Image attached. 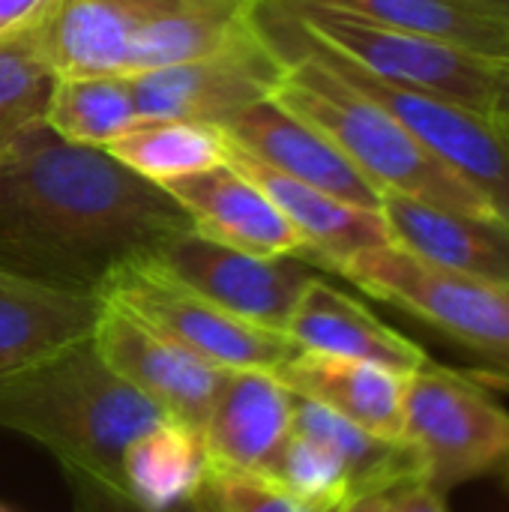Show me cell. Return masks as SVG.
I'll return each mask as SVG.
<instances>
[{"instance_id": "cell-1", "label": "cell", "mask_w": 509, "mask_h": 512, "mask_svg": "<svg viewBox=\"0 0 509 512\" xmlns=\"http://www.w3.org/2000/svg\"><path fill=\"white\" fill-rule=\"evenodd\" d=\"M186 228V210L162 186L45 120L0 144V267L99 291L117 267Z\"/></svg>"}, {"instance_id": "cell-2", "label": "cell", "mask_w": 509, "mask_h": 512, "mask_svg": "<svg viewBox=\"0 0 509 512\" xmlns=\"http://www.w3.org/2000/svg\"><path fill=\"white\" fill-rule=\"evenodd\" d=\"M162 420L171 417L129 387L93 339L0 381V429L36 441L63 471L117 495L126 447Z\"/></svg>"}, {"instance_id": "cell-3", "label": "cell", "mask_w": 509, "mask_h": 512, "mask_svg": "<svg viewBox=\"0 0 509 512\" xmlns=\"http://www.w3.org/2000/svg\"><path fill=\"white\" fill-rule=\"evenodd\" d=\"M258 0H51L39 18L57 75L141 72L213 54L255 24Z\"/></svg>"}, {"instance_id": "cell-4", "label": "cell", "mask_w": 509, "mask_h": 512, "mask_svg": "<svg viewBox=\"0 0 509 512\" xmlns=\"http://www.w3.org/2000/svg\"><path fill=\"white\" fill-rule=\"evenodd\" d=\"M279 54L288 69L273 99L321 129L378 192H399L444 210L501 219L471 183L432 156L393 114L339 78L327 63L306 51Z\"/></svg>"}, {"instance_id": "cell-5", "label": "cell", "mask_w": 509, "mask_h": 512, "mask_svg": "<svg viewBox=\"0 0 509 512\" xmlns=\"http://www.w3.org/2000/svg\"><path fill=\"white\" fill-rule=\"evenodd\" d=\"M255 18L276 51H306L318 57L339 78H345L351 87H357L363 96L393 114L432 156H438L465 183H471L509 225V141L492 117L438 96L378 81L375 75L363 72L360 66L348 63L324 42L309 36L273 0H258Z\"/></svg>"}, {"instance_id": "cell-6", "label": "cell", "mask_w": 509, "mask_h": 512, "mask_svg": "<svg viewBox=\"0 0 509 512\" xmlns=\"http://www.w3.org/2000/svg\"><path fill=\"white\" fill-rule=\"evenodd\" d=\"M402 441L444 495L509 465V411L480 381L429 360L405 378Z\"/></svg>"}, {"instance_id": "cell-7", "label": "cell", "mask_w": 509, "mask_h": 512, "mask_svg": "<svg viewBox=\"0 0 509 512\" xmlns=\"http://www.w3.org/2000/svg\"><path fill=\"white\" fill-rule=\"evenodd\" d=\"M273 3L288 12L309 36L324 42L348 63L360 66L363 72L375 75L378 81L438 96L486 117L492 114V72L498 57H483L432 36L381 27L315 3Z\"/></svg>"}, {"instance_id": "cell-8", "label": "cell", "mask_w": 509, "mask_h": 512, "mask_svg": "<svg viewBox=\"0 0 509 512\" xmlns=\"http://www.w3.org/2000/svg\"><path fill=\"white\" fill-rule=\"evenodd\" d=\"M342 279L384 300L468 351L489 357L509 378V300L489 282L435 267L396 243L366 249L336 267Z\"/></svg>"}, {"instance_id": "cell-9", "label": "cell", "mask_w": 509, "mask_h": 512, "mask_svg": "<svg viewBox=\"0 0 509 512\" xmlns=\"http://www.w3.org/2000/svg\"><path fill=\"white\" fill-rule=\"evenodd\" d=\"M99 294L219 369L276 372L300 351L288 333L219 309L216 303L156 270L147 258L117 267L102 282Z\"/></svg>"}, {"instance_id": "cell-10", "label": "cell", "mask_w": 509, "mask_h": 512, "mask_svg": "<svg viewBox=\"0 0 509 512\" xmlns=\"http://www.w3.org/2000/svg\"><path fill=\"white\" fill-rule=\"evenodd\" d=\"M285 57L261 33L258 18L231 45L171 66L132 72L138 117L225 126L243 108L270 99L285 78Z\"/></svg>"}, {"instance_id": "cell-11", "label": "cell", "mask_w": 509, "mask_h": 512, "mask_svg": "<svg viewBox=\"0 0 509 512\" xmlns=\"http://www.w3.org/2000/svg\"><path fill=\"white\" fill-rule=\"evenodd\" d=\"M141 258L219 309L282 333L303 288L318 276V267L306 258L249 255L195 228L165 237Z\"/></svg>"}, {"instance_id": "cell-12", "label": "cell", "mask_w": 509, "mask_h": 512, "mask_svg": "<svg viewBox=\"0 0 509 512\" xmlns=\"http://www.w3.org/2000/svg\"><path fill=\"white\" fill-rule=\"evenodd\" d=\"M93 345L129 387L147 396L171 420L198 435L204 432L225 369L195 357L111 300H102Z\"/></svg>"}, {"instance_id": "cell-13", "label": "cell", "mask_w": 509, "mask_h": 512, "mask_svg": "<svg viewBox=\"0 0 509 512\" xmlns=\"http://www.w3.org/2000/svg\"><path fill=\"white\" fill-rule=\"evenodd\" d=\"M222 132L231 144L264 165L345 204L381 213V192L357 171V165L321 129L291 114L273 96L234 114Z\"/></svg>"}, {"instance_id": "cell-14", "label": "cell", "mask_w": 509, "mask_h": 512, "mask_svg": "<svg viewBox=\"0 0 509 512\" xmlns=\"http://www.w3.org/2000/svg\"><path fill=\"white\" fill-rule=\"evenodd\" d=\"M102 294L0 267V381L93 339Z\"/></svg>"}, {"instance_id": "cell-15", "label": "cell", "mask_w": 509, "mask_h": 512, "mask_svg": "<svg viewBox=\"0 0 509 512\" xmlns=\"http://www.w3.org/2000/svg\"><path fill=\"white\" fill-rule=\"evenodd\" d=\"M294 393L261 369H225L204 423L213 468L267 474L291 435Z\"/></svg>"}, {"instance_id": "cell-16", "label": "cell", "mask_w": 509, "mask_h": 512, "mask_svg": "<svg viewBox=\"0 0 509 512\" xmlns=\"http://www.w3.org/2000/svg\"><path fill=\"white\" fill-rule=\"evenodd\" d=\"M162 189L186 210L192 228L216 243L261 258H303V240L294 225L267 192L231 162Z\"/></svg>"}, {"instance_id": "cell-17", "label": "cell", "mask_w": 509, "mask_h": 512, "mask_svg": "<svg viewBox=\"0 0 509 512\" xmlns=\"http://www.w3.org/2000/svg\"><path fill=\"white\" fill-rule=\"evenodd\" d=\"M381 216L399 249L435 267L509 288L507 222L444 210L399 192H381Z\"/></svg>"}, {"instance_id": "cell-18", "label": "cell", "mask_w": 509, "mask_h": 512, "mask_svg": "<svg viewBox=\"0 0 509 512\" xmlns=\"http://www.w3.org/2000/svg\"><path fill=\"white\" fill-rule=\"evenodd\" d=\"M228 162L240 168L252 183H258L267 192V198L285 213V219L303 240V258L315 267L336 273V267H342L348 258L393 243L387 222L378 210H363L315 186H306L249 156L237 144H231Z\"/></svg>"}, {"instance_id": "cell-19", "label": "cell", "mask_w": 509, "mask_h": 512, "mask_svg": "<svg viewBox=\"0 0 509 512\" xmlns=\"http://www.w3.org/2000/svg\"><path fill=\"white\" fill-rule=\"evenodd\" d=\"M285 333L300 351L378 363L402 375H411L429 363V354L417 342L387 327L363 303L321 276L303 288Z\"/></svg>"}, {"instance_id": "cell-20", "label": "cell", "mask_w": 509, "mask_h": 512, "mask_svg": "<svg viewBox=\"0 0 509 512\" xmlns=\"http://www.w3.org/2000/svg\"><path fill=\"white\" fill-rule=\"evenodd\" d=\"M273 375L291 393L330 408L348 423L378 438L402 441V405L408 375L378 363L315 351H297Z\"/></svg>"}, {"instance_id": "cell-21", "label": "cell", "mask_w": 509, "mask_h": 512, "mask_svg": "<svg viewBox=\"0 0 509 512\" xmlns=\"http://www.w3.org/2000/svg\"><path fill=\"white\" fill-rule=\"evenodd\" d=\"M213 471L204 438L177 420L138 435L120 459V495L147 512L192 504Z\"/></svg>"}, {"instance_id": "cell-22", "label": "cell", "mask_w": 509, "mask_h": 512, "mask_svg": "<svg viewBox=\"0 0 509 512\" xmlns=\"http://www.w3.org/2000/svg\"><path fill=\"white\" fill-rule=\"evenodd\" d=\"M105 150L138 177L156 186H168L174 180L195 177L225 165L231 144L219 126L141 117Z\"/></svg>"}, {"instance_id": "cell-23", "label": "cell", "mask_w": 509, "mask_h": 512, "mask_svg": "<svg viewBox=\"0 0 509 512\" xmlns=\"http://www.w3.org/2000/svg\"><path fill=\"white\" fill-rule=\"evenodd\" d=\"M381 27L453 42L483 57H509V27L468 0H300Z\"/></svg>"}, {"instance_id": "cell-24", "label": "cell", "mask_w": 509, "mask_h": 512, "mask_svg": "<svg viewBox=\"0 0 509 512\" xmlns=\"http://www.w3.org/2000/svg\"><path fill=\"white\" fill-rule=\"evenodd\" d=\"M138 120L132 81L123 72L57 75L45 105V126L51 132L102 150Z\"/></svg>"}, {"instance_id": "cell-25", "label": "cell", "mask_w": 509, "mask_h": 512, "mask_svg": "<svg viewBox=\"0 0 509 512\" xmlns=\"http://www.w3.org/2000/svg\"><path fill=\"white\" fill-rule=\"evenodd\" d=\"M54 78L57 72L42 51L39 21L0 39V144L45 120Z\"/></svg>"}, {"instance_id": "cell-26", "label": "cell", "mask_w": 509, "mask_h": 512, "mask_svg": "<svg viewBox=\"0 0 509 512\" xmlns=\"http://www.w3.org/2000/svg\"><path fill=\"white\" fill-rule=\"evenodd\" d=\"M264 477L318 510H342L354 495L345 462L327 444L294 429Z\"/></svg>"}, {"instance_id": "cell-27", "label": "cell", "mask_w": 509, "mask_h": 512, "mask_svg": "<svg viewBox=\"0 0 509 512\" xmlns=\"http://www.w3.org/2000/svg\"><path fill=\"white\" fill-rule=\"evenodd\" d=\"M192 504L198 512H339L309 507L261 474L225 468L210 471L204 489Z\"/></svg>"}, {"instance_id": "cell-28", "label": "cell", "mask_w": 509, "mask_h": 512, "mask_svg": "<svg viewBox=\"0 0 509 512\" xmlns=\"http://www.w3.org/2000/svg\"><path fill=\"white\" fill-rule=\"evenodd\" d=\"M339 512H447L444 495L420 477H405L363 495H354Z\"/></svg>"}, {"instance_id": "cell-29", "label": "cell", "mask_w": 509, "mask_h": 512, "mask_svg": "<svg viewBox=\"0 0 509 512\" xmlns=\"http://www.w3.org/2000/svg\"><path fill=\"white\" fill-rule=\"evenodd\" d=\"M66 477H69V489H72V510L69 512H147L138 510V507L129 504L123 495H117V492H111V489H105V486H99V483L81 477V474H69V471H66ZM171 512L198 510H195V504H186V507Z\"/></svg>"}, {"instance_id": "cell-30", "label": "cell", "mask_w": 509, "mask_h": 512, "mask_svg": "<svg viewBox=\"0 0 509 512\" xmlns=\"http://www.w3.org/2000/svg\"><path fill=\"white\" fill-rule=\"evenodd\" d=\"M51 0H0V39L39 21Z\"/></svg>"}, {"instance_id": "cell-31", "label": "cell", "mask_w": 509, "mask_h": 512, "mask_svg": "<svg viewBox=\"0 0 509 512\" xmlns=\"http://www.w3.org/2000/svg\"><path fill=\"white\" fill-rule=\"evenodd\" d=\"M492 120L509 126V57L495 60V72H492Z\"/></svg>"}, {"instance_id": "cell-32", "label": "cell", "mask_w": 509, "mask_h": 512, "mask_svg": "<svg viewBox=\"0 0 509 512\" xmlns=\"http://www.w3.org/2000/svg\"><path fill=\"white\" fill-rule=\"evenodd\" d=\"M477 9H483L486 15H492L495 21H501L504 27H509V0H468Z\"/></svg>"}, {"instance_id": "cell-33", "label": "cell", "mask_w": 509, "mask_h": 512, "mask_svg": "<svg viewBox=\"0 0 509 512\" xmlns=\"http://www.w3.org/2000/svg\"><path fill=\"white\" fill-rule=\"evenodd\" d=\"M495 123H498V120H495ZM498 126H501V132H504V138H507V141H509V126H504V123H498Z\"/></svg>"}, {"instance_id": "cell-34", "label": "cell", "mask_w": 509, "mask_h": 512, "mask_svg": "<svg viewBox=\"0 0 509 512\" xmlns=\"http://www.w3.org/2000/svg\"><path fill=\"white\" fill-rule=\"evenodd\" d=\"M501 291H504V294H507V300H509V288H501Z\"/></svg>"}, {"instance_id": "cell-35", "label": "cell", "mask_w": 509, "mask_h": 512, "mask_svg": "<svg viewBox=\"0 0 509 512\" xmlns=\"http://www.w3.org/2000/svg\"><path fill=\"white\" fill-rule=\"evenodd\" d=\"M0 512H6V510H0Z\"/></svg>"}]
</instances>
